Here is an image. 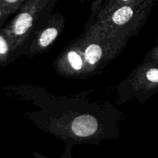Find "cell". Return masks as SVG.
<instances>
[{
    "label": "cell",
    "mask_w": 158,
    "mask_h": 158,
    "mask_svg": "<svg viewBox=\"0 0 158 158\" xmlns=\"http://www.w3.org/2000/svg\"><path fill=\"white\" fill-rule=\"evenodd\" d=\"M145 60H149V61L152 62L155 65L158 66V45L156 46L155 47L153 48L148 54H147Z\"/></svg>",
    "instance_id": "cell-9"
},
{
    "label": "cell",
    "mask_w": 158,
    "mask_h": 158,
    "mask_svg": "<svg viewBox=\"0 0 158 158\" xmlns=\"http://www.w3.org/2000/svg\"><path fill=\"white\" fill-rule=\"evenodd\" d=\"M9 16V14H8L7 12H5L1 7H0V26L6 21L8 17Z\"/></svg>",
    "instance_id": "cell-10"
},
{
    "label": "cell",
    "mask_w": 158,
    "mask_h": 158,
    "mask_svg": "<svg viewBox=\"0 0 158 158\" xmlns=\"http://www.w3.org/2000/svg\"><path fill=\"white\" fill-rule=\"evenodd\" d=\"M78 37L81 43L88 74L93 75L117 58L126 47L129 39L115 33L94 22Z\"/></svg>",
    "instance_id": "cell-2"
},
{
    "label": "cell",
    "mask_w": 158,
    "mask_h": 158,
    "mask_svg": "<svg viewBox=\"0 0 158 158\" xmlns=\"http://www.w3.org/2000/svg\"><path fill=\"white\" fill-rule=\"evenodd\" d=\"M26 2V0H0V7L11 15L19 12Z\"/></svg>",
    "instance_id": "cell-7"
},
{
    "label": "cell",
    "mask_w": 158,
    "mask_h": 158,
    "mask_svg": "<svg viewBox=\"0 0 158 158\" xmlns=\"http://www.w3.org/2000/svg\"><path fill=\"white\" fill-rule=\"evenodd\" d=\"M154 0H107L92 4L97 23L115 33L130 39L148 20Z\"/></svg>",
    "instance_id": "cell-1"
},
{
    "label": "cell",
    "mask_w": 158,
    "mask_h": 158,
    "mask_svg": "<svg viewBox=\"0 0 158 158\" xmlns=\"http://www.w3.org/2000/svg\"><path fill=\"white\" fill-rule=\"evenodd\" d=\"M54 69L60 76L68 78H86L89 76L79 38L71 42L62 51L55 60Z\"/></svg>",
    "instance_id": "cell-4"
},
{
    "label": "cell",
    "mask_w": 158,
    "mask_h": 158,
    "mask_svg": "<svg viewBox=\"0 0 158 158\" xmlns=\"http://www.w3.org/2000/svg\"><path fill=\"white\" fill-rule=\"evenodd\" d=\"M130 83L137 93L158 92V66L144 60L131 73Z\"/></svg>",
    "instance_id": "cell-6"
},
{
    "label": "cell",
    "mask_w": 158,
    "mask_h": 158,
    "mask_svg": "<svg viewBox=\"0 0 158 158\" xmlns=\"http://www.w3.org/2000/svg\"><path fill=\"white\" fill-rule=\"evenodd\" d=\"M12 52V49L9 40L2 30L0 31V62H6Z\"/></svg>",
    "instance_id": "cell-8"
},
{
    "label": "cell",
    "mask_w": 158,
    "mask_h": 158,
    "mask_svg": "<svg viewBox=\"0 0 158 158\" xmlns=\"http://www.w3.org/2000/svg\"><path fill=\"white\" fill-rule=\"evenodd\" d=\"M49 2V0H27L15 18L3 29L12 51L20 47L32 35Z\"/></svg>",
    "instance_id": "cell-3"
},
{
    "label": "cell",
    "mask_w": 158,
    "mask_h": 158,
    "mask_svg": "<svg viewBox=\"0 0 158 158\" xmlns=\"http://www.w3.org/2000/svg\"><path fill=\"white\" fill-rule=\"evenodd\" d=\"M66 19L60 13H56L49 18L42 29L37 32L29 49L31 56L49 50L59 35L63 32Z\"/></svg>",
    "instance_id": "cell-5"
}]
</instances>
